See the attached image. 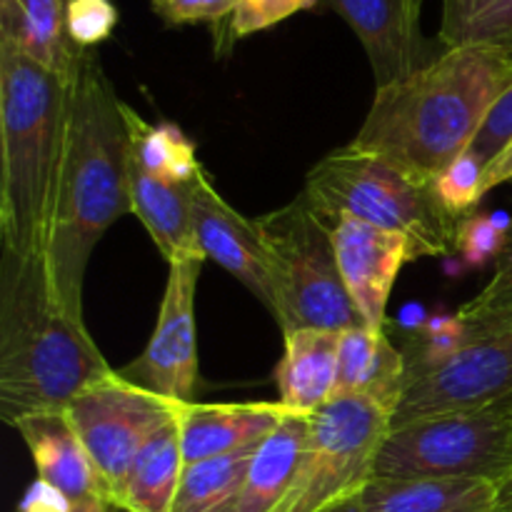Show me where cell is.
Returning a JSON list of instances; mask_svg holds the SVG:
<instances>
[{
  "instance_id": "cell-1",
  "label": "cell",
  "mask_w": 512,
  "mask_h": 512,
  "mask_svg": "<svg viewBox=\"0 0 512 512\" xmlns=\"http://www.w3.org/2000/svg\"><path fill=\"white\" fill-rule=\"evenodd\" d=\"M130 213V143L123 100L103 63L83 50L70 80V118L45 253L58 303L83 320V283L90 255L110 225Z\"/></svg>"
},
{
  "instance_id": "cell-2",
  "label": "cell",
  "mask_w": 512,
  "mask_h": 512,
  "mask_svg": "<svg viewBox=\"0 0 512 512\" xmlns=\"http://www.w3.org/2000/svg\"><path fill=\"white\" fill-rule=\"evenodd\" d=\"M512 83V53L488 45L445 48L433 63L375 90L350 148L435 183L473 145Z\"/></svg>"
},
{
  "instance_id": "cell-3",
  "label": "cell",
  "mask_w": 512,
  "mask_h": 512,
  "mask_svg": "<svg viewBox=\"0 0 512 512\" xmlns=\"http://www.w3.org/2000/svg\"><path fill=\"white\" fill-rule=\"evenodd\" d=\"M113 373L85 323L55 298L45 258H0V418L58 413Z\"/></svg>"
},
{
  "instance_id": "cell-4",
  "label": "cell",
  "mask_w": 512,
  "mask_h": 512,
  "mask_svg": "<svg viewBox=\"0 0 512 512\" xmlns=\"http://www.w3.org/2000/svg\"><path fill=\"white\" fill-rule=\"evenodd\" d=\"M70 118V80L0 40V238L45 258Z\"/></svg>"
},
{
  "instance_id": "cell-5",
  "label": "cell",
  "mask_w": 512,
  "mask_h": 512,
  "mask_svg": "<svg viewBox=\"0 0 512 512\" xmlns=\"http://www.w3.org/2000/svg\"><path fill=\"white\" fill-rule=\"evenodd\" d=\"M300 195L330 228L343 218L363 220L408 238L418 258H445L458 248L460 218L445 208L435 183L350 145L325 155Z\"/></svg>"
},
{
  "instance_id": "cell-6",
  "label": "cell",
  "mask_w": 512,
  "mask_h": 512,
  "mask_svg": "<svg viewBox=\"0 0 512 512\" xmlns=\"http://www.w3.org/2000/svg\"><path fill=\"white\" fill-rule=\"evenodd\" d=\"M275 273V315L280 330L360 328L358 308L340 278L333 230L303 195L258 218Z\"/></svg>"
},
{
  "instance_id": "cell-7",
  "label": "cell",
  "mask_w": 512,
  "mask_h": 512,
  "mask_svg": "<svg viewBox=\"0 0 512 512\" xmlns=\"http://www.w3.org/2000/svg\"><path fill=\"white\" fill-rule=\"evenodd\" d=\"M393 428V413L368 398H333L310 413L293 485L275 512H340L365 493Z\"/></svg>"
},
{
  "instance_id": "cell-8",
  "label": "cell",
  "mask_w": 512,
  "mask_h": 512,
  "mask_svg": "<svg viewBox=\"0 0 512 512\" xmlns=\"http://www.w3.org/2000/svg\"><path fill=\"white\" fill-rule=\"evenodd\" d=\"M512 473V395L483 408L390 430L375 478H478Z\"/></svg>"
},
{
  "instance_id": "cell-9",
  "label": "cell",
  "mask_w": 512,
  "mask_h": 512,
  "mask_svg": "<svg viewBox=\"0 0 512 512\" xmlns=\"http://www.w3.org/2000/svg\"><path fill=\"white\" fill-rule=\"evenodd\" d=\"M63 413L88 450L103 500L118 508L135 458L155 433L175 423L178 403L133 385L113 370L70 400Z\"/></svg>"
},
{
  "instance_id": "cell-10",
  "label": "cell",
  "mask_w": 512,
  "mask_h": 512,
  "mask_svg": "<svg viewBox=\"0 0 512 512\" xmlns=\"http://www.w3.org/2000/svg\"><path fill=\"white\" fill-rule=\"evenodd\" d=\"M512 395V328L473 333L438 363L410 368L393 428L483 408ZM390 428V430H393Z\"/></svg>"
},
{
  "instance_id": "cell-11",
  "label": "cell",
  "mask_w": 512,
  "mask_h": 512,
  "mask_svg": "<svg viewBox=\"0 0 512 512\" xmlns=\"http://www.w3.org/2000/svg\"><path fill=\"white\" fill-rule=\"evenodd\" d=\"M203 263L205 260H180L168 265V283L153 335L143 353L118 370L120 378L175 403H193L198 385L195 290Z\"/></svg>"
},
{
  "instance_id": "cell-12",
  "label": "cell",
  "mask_w": 512,
  "mask_h": 512,
  "mask_svg": "<svg viewBox=\"0 0 512 512\" xmlns=\"http://www.w3.org/2000/svg\"><path fill=\"white\" fill-rule=\"evenodd\" d=\"M193 218L205 258L228 270L275 315L273 260L258 220L240 215L215 190L205 168L193 180Z\"/></svg>"
},
{
  "instance_id": "cell-13",
  "label": "cell",
  "mask_w": 512,
  "mask_h": 512,
  "mask_svg": "<svg viewBox=\"0 0 512 512\" xmlns=\"http://www.w3.org/2000/svg\"><path fill=\"white\" fill-rule=\"evenodd\" d=\"M333 248L340 278L368 328L385 330L388 300L405 263L418 260L413 243L363 220L343 218L333 225Z\"/></svg>"
},
{
  "instance_id": "cell-14",
  "label": "cell",
  "mask_w": 512,
  "mask_h": 512,
  "mask_svg": "<svg viewBox=\"0 0 512 512\" xmlns=\"http://www.w3.org/2000/svg\"><path fill=\"white\" fill-rule=\"evenodd\" d=\"M358 35L373 68L375 85L398 83L433 63L440 53L420 30L410 0H323Z\"/></svg>"
},
{
  "instance_id": "cell-15",
  "label": "cell",
  "mask_w": 512,
  "mask_h": 512,
  "mask_svg": "<svg viewBox=\"0 0 512 512\" xmlns=\"http://www.w3.org/2000/svg\"><path fill=\"white\" fill-rule=\"evenodd\" d=\"M295 410L273 403H178L185 465L260 445Z\"/></svg>"
},
{
  "instance_id": "cell-16",
  "label": "cell",
  "mask_w": 512,
  "mask_h": 512,
  "mask_svg": "<svg viewBox=\"0 0 512 512\" xmlns=\"http://www.w3.org/2000/svg\"><path fill=\"white\" fill-rule=\"evenodd\" d=\"M408 363L385 330L350 328L340 333L338 380L333 398H368L395 415L405 393Z\"/></svg>"
},
{
  "instance_id": "cell-17",
  "label": "cell",
  "mask_w": 512,
  "mask_h": 512,
  "mask_svg": "<svg viewBox=\"0 0 512 512\" xmlns=\"http://www.w3.org/2000/svg\"><path fill=\"white\" fill-rule=\"evenodd\" d=\"M130 213L145 225L165 260H208L193 218V183H173L145 173L130 160Z\"/></svg>"
},
{
  "instance_id": "cell-18",
  "label": "cell",
  "mask_w": 512,
  "mask_h": 512,
  "mask_svg": "<svg viewBox=\"0 0 512 512\" xmlns=\"http://www.w3.org/2000/svg\"><path fill=\"white\" fill-rule=\"evenodd\" d=\"M13 428L18 430L33 455L38 478L48 480L60 493L68 495L73 505L90 498L103 500L98 473L90 463L88 450L70 428L63 410L28 415V418H20Z\"/></svg>"
},
{
  "instance_id": "cell-19",
  "label": "cell",
  "mask_w": 512,
  "mask_h": 512,
  "mask_svg": "<svg viewBox=\"0 0 512 512\" xmlns=\"http://www.w3.org/2000/svg\"><path fill=\"white\" fill-rule=\"evenodd\" d=\"M285 353L275 370L280 403L295 413H315L333 400L340 333L300 328L283 333Z\"/></svg>"
},
{
  "instance_id": "cell-20",
  "label": "cell",
  "mask_w": 512,
  "mask_h": 512,
  "mask_svg": "<svg viewBox=\"0 0 512 512\" xmlns=\"http://www.w3.org/2000/svg\"><path fill=\"white\" fill-rule=\"evenodd\" d=\"M495 483L478 478H375L350 512L493 510Z\"/></svg>"
},
{
  "instance_id": "cell-21",
  "label": "cell",
  "mask_w": 512,
  "mask_h": 512,
  "mask_svg": "<svg viewBox=\"0 0 512 512\" xmlns=\"http://www.w3.org/2000/svg\"><path fill=\"white\" fill-rule=\"evenodd\" d=\"M68 0H0V40L73 80L83 48L65 28Z\"/></svg>"
},
{
  "instance_id": "cell-22",
  "label": "cell",
  "mask_w": 512,
  "mask_h": 512,
  "mask_svg": "<svg viewBox=\"0 0 512 512\" xmlns=\"http://www.w3.org/2000/svg\"><path fill=\"white\" fill-rule=\"evenodd\" d=\"M310 433V413H293L260 443L233 512H275L293 485Z\"/></svg>"
},
{
  "instance_id": "cell-23",
  "label": "cell",
  "mask_w": 512,
  "mask_h": 512,
  "mask_svg": "<svg viewBox=\"0 0 512 512\" xmlns=\"http://www.w3.org/2000/svg\"><path fill=\"white\" fill-rule=\"evenodd\" d=\"M185 458L180 445L178 418L145 443L130 468L120 493L123 512H170L183 478Z\"/></svg>"
},
{
  "instance_id": "cell-24",
  "label": "cell",
  "mask_w": 512,
  "mask_h": 512,
  "mask_svg": "<svg viewBox=\"0 0 512 512\" xmlns=\"http://www.w3.org/2000/svg\"><path fill=\"white\" fill-rule=\"evenodd\" d=\"M123 118L128 125L130 160L155 175L173 183H193L203 170L198 148L193 140L173 123H148L128 103H123Z\"/></svg>"
},
{
  "instance_id": "cell-25",
  "label": "cell",
  "mask_w": 512,
  "mask_h": 512,
  "mask_svg": "<svg viewBox=\"0 0 512 512\" xmlns=\"http://www.w3.org/2000/svg\"><path fill=\"white\" fill-rule=\"evenodd\" d=\"M258 448L185 465L170 512H233Z\"/></svg>"
},
{
  "instance_id": "cell-26",
  "label": "cell",
  "mask_w": 512,
  "mask_h": 512,
  "mask_svg": "<svg viewBox=\"0 0 512 512\" xmlns=\"http://www.w3.org/2000/svg\"><path fill=\"white\" fill-rule=\"evenodd\" d=\"M440 45H488L512 53V0H443Z\"/></svg>"
},
{
  "instance_id": "cell-27",
  "label": "cell",
  "mask_w": 512,
  "mask_h": 512,
  "mask_svg": "<svg viewBox=\"0 0 512 512\" xmlns=\"http://www.w3.org/2000/svg\"><path fill=\"white\" fill-rule=\"evenodd\" d=\"M455 318L473 333H493L512 328V220L508 223L505 245L495 260L493 278Z\"/></svg>"
},
{
  "instance_id": "cell-28",
  "label": "cell",
  "mask_w": 512,
  "mask_h": 512,
  "mask_svg": "<svg viewBox=\"0 0 512 512\" xmlns=\"http://www.w3.org/2000/svg\"><path fill=\"white\" fill-rule=\"evenodd\" d=\"M485 168L488 165L480 158H475L473 153H463L435 180L440 200H443V205L455 218H468L470 210L480 205V200H483Z\"/></svg>"
},
{
  "instance_id": "cell-29",
  "label": "cell",
  "mask_w": 512,
  "mask_h": 512,
  "mask_svg": "<svg viewBox=\"0 0 512 512\" xmlns=\"http://www.w3.org/2000/svg\"><path fill=\"white\" fill-rule=\"evenodd\" d=\"M120 15L113 0H68L65 28L78 48L93 50L113 35Z\"/></svg>"
},
{
  "instance_id": "cell-30",
  "label": "cell",
  "mask_w": 512,
  "mask_h": 512,
  "mask_svg": "<svg viewBox=\"0 0 512 512\" xmlns=\"http://www.w3.org/2000/svg\"><path fill=\"white\" fill-rule=\"evenodd\" d=\"M323 0H238L233 18L228 20V30L233 40L268 30L283 23L290 15L315 8Z\"/></svg>"
},
{
  "instance_id": "cell-31",
  "label": "cell",
  "mask_w": 512,
  "mask_h": 512,
  "mask_svg": "<svg viewBox=\"0 0 512 512\" xmlns=\"http://www.w3.org/2000/svg\"><path fill=\"white\" fill-rule=\"evenodd\" d=\"M505 235H508V225L495 223L488 215H468L460 220L455 253H460V258L473 268H480L490 260L495 263L505 245Z\"/></svg>"
},
{
  "instance_id": "cell-32",
  "label": "cell",
  "mask_w": 512,
  "mask_h": 512,
  "mask_svg": "<svg viewBox=\"0 0 512 512\" xmlns=\"http://www.w3.org/2000/svg\"><path fill=\"white\" fill-rule=\"evenodd\" d=\"M150 8L165 25H220L233 18L238 0H150Z\"/></svg>"
},
{
  "instance_id": "cell-33",
  "label": "cell",
  "mask_w": 512,
  "mask_h": 512,
  "mask_svg": "<svg viewBox=\"0 0 512 512\" xmlns=\"http://www.w3.org/2000/svg\"><path fill=\"white\" fill-rule=\"evenodd\" d=\"M512 143V83L500 95L498 103L493 105L490 115L485 118L478 138L473 140L465 153H473L475 158L483 160L485 165L493 163L500 153Z\"/></svg>"
},
{
  "instance_id": "cell-34",
  "label": "cell",
  "mask_w": 512,
  "mask_h": 512,
  "mask_svg": "<svg viewBox=\"0 0 512 512\" xmlns=\"http://www.w3.org/2000/svg\"><path fill=\"white\" fill-rule=\"evenodd\" d=\"M18 512H73V503L55 485L38 478L35 483H30V488L20 498Z\"/></svg>"
},
{
  "instance_id": "cell-35",
  "label": "cell",
  "mask_w": 512,
  "mask_h": 512,
  "mask_svg": "<svg viewBox=\"0 0 512 512\" xmlns=\"http://www.w3.org/2000/svg\"><path fill=\"white\" fill-rule=\"evenodd\" d=\"M505 183H512V143L493 160V163L488 165V168H485L483 198L490 193V190H495L498 185H505Z\"/></svg>"
},
{
  "instance_id": "cell-36",
  "label": "cell",
  "mask_w": 512,
  "mask_h": 512,
  "mask_svg": "<svg viewBox=\"0 0 512 512\" xmlns=\"http://www.w3.org/2000/svg\"><path fill=\"white\" fill-rule=\"evenodd\" d=\"M493 512H512V473L495 483V505Z\"/></svg>"
},
{
  "instance_id": "cell-37",
  "label": "cell",
  "mask_w": 512,
  "mask_h": 512,
  "mask_svg": "<svg viewBox=\"0 0 512 512\" xmlns=\"http://www.w3.org/2000/svg\"><path fill=\"white\" fill-rule=\"evenodd\" d=\"M73 512H110V503H105L100 498H90L83 500V503H75Z\"/></svg>"
},
{
  "instance_id": "cell-38",
  "label": "cell",
  "mask_w": 512,
  "mask_h": 512,
  "mask_svg": "<svg viewBox=\"0 0 512 512\" xmlns=\"http://www.w3.org/2000/svg\"><path fill=\"white\" fill-rule=\"evenodd\" d=\"M423 5L425 0H410V8H413L418 15H423Z\"/></svg>"
},
{
  "instance_id": "cell-39",
  "label": "cell",
  "mask_w": 512,
  "mask_h": 512,
  "mask_svg": "<svg viewBox=\"0 0 512 512\" xmlns=\"http://www.w3.org/2000/svg\"><path fill=\"white\" fill-rule=\"evenodd\" d=\"M110 512H123L120 508H113V505H110Z\"/></svg>"
},
{
  "instance_id": "cell-40",
  "label": "cell",
  "mask_w": 512,
  "mask_h": 512,
  "mask_svg": "<svg viewBox=\"0 0 512 512\" xmlns=\"http://www.w3.org/2000/svg\"><path fill=\"white\" fill-rule=\"evenodd\" d=\"M340 512H350V510H348V508H343V510H340Z\"/></svg>"
}]
</instances>
